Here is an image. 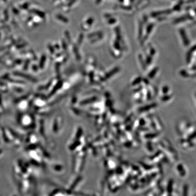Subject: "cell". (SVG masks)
Instances as JSON below:
<instances>
[{"label": "cell", "instance_id": "1", "mask_svg": "<svg viewBox=\"0 0 196 196\" xmlns=\"http://www.w3.org/2000/svg\"><path fill=\"white\" fill-rule=\"evenodd\" d=\"M180 34H181V36L182 37V40L183 41V43H184V45H188V39L187 38V36H186V33L184 31V30L183 29H180Z\"/></svg>", "mask_w": 196, "mask_h": 196}, {"label": "cell", "instance_id": "2", "mask_svg": "<svg viewBox=\"0 0 196 196\" xmlns=\"http://www.w3.org/2000/svg\"><path fill=\"white\" fill-rule=\"evenodd\" d=\"M170 11V10H163V11H156L155 12V13H153L152 14V16L154 17H156L159 15H161L162 14H168Z\"/></svg>", "mask_w": 196, "mask_h": 196}, {"label": "cell", "instance_id": "3", "mask_svg": "<svg viewBox=\"0 0 196 196\" xmlns=\"http://www.w3.org/2000/svg\"><path fill=\"white\" fill-rule=\"evenodd\" d=\"M152 28H153V24H150V25L148 26V28H147V29H146V33L149 34L151 32V30L152 29Z\"/></svg>", "mask_w": 196, "mask_h": 196}]
</instances>
